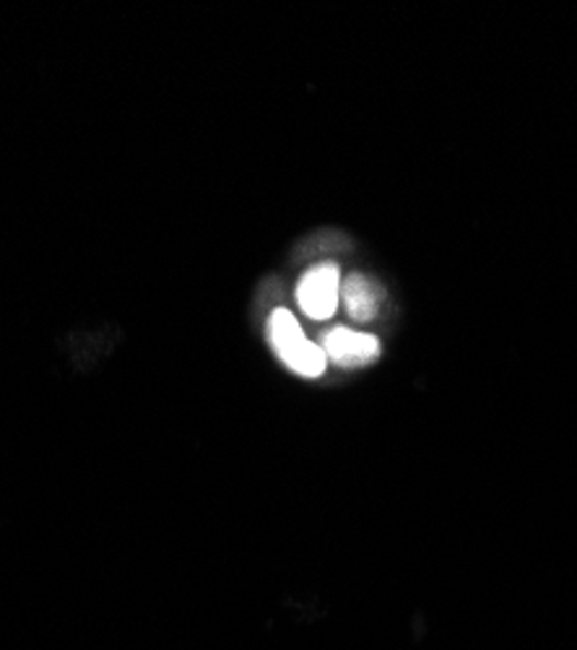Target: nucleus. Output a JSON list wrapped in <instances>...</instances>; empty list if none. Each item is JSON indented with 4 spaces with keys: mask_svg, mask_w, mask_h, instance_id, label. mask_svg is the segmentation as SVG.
Listing matches in <instances>:
<instances>
[{
    "mask_svg": "<svg viewBox=\"0 0 577 650\" xmlns=\"http://www.w3.org/2000/svg\"><path fill=\"white\" fill-rule=\"evenodd\" d=\"M268 333H271L273 352L279 354V359L284 362L288 369H294L297 375L305 378H318L326 369V352L320 346H315L313 341L305 339L302 328L292 312L276 310L268 320Z\"/></svg>",
    "mask_w": 577,
    "mask_h": 650,
    "instance_id": "obj_1",
    "label": "nucleus"
},
{
    "mask_svg": "<svg viewBox=\"0 0 577 650\" xmlns=\"http://www.w3.org/2000/svg\"><path fill=\"white\" fill-rule=\"evenodd\" d=\"M341 297V276L333 263H320L305 273L299 282L297 303L315 320L331 318L339 307Z\"/></svg>",
    "mask_w": 577,
    "mask_h": 650,
    "instance_id": "obj_2",
    "label": "nucleus"
},
{
    "mask_svg": "<svg viewBox=\"0 0 577 650\" xmlns=\"http://www.w3.org/2000/svg\"><path fill=\"white\" fill-rule=\"evenodd\" d=\"M322 341H326L322 344L326 357H331V362H335L339 367H364L380 357V339L352 331V328H333Z\"/></svg>",
    "mask_w": 577,
    "mask_h": 650,
    "instance_id": "obj_3",
    "label": "nucleus"
},
{
    "mask_svg": "<svg viewBox=\"0 0 577 650\" xmlns=\"http://www.w3.org/2000/svg\"><path fill=\"white\" fill-rule=\"evenodd\" d=\"M341 297L343 303H346V310L352 312V318L362 320V323L373 320L382 305L380 286L369 282L362 273H354V276H349L346 282L341 284Z\"/></svg>",
    "mask_w": 577,
    "mask_h": 650,
    "instance_id": "obj_4",
    "label": "nucleus"
}]
</instances>
